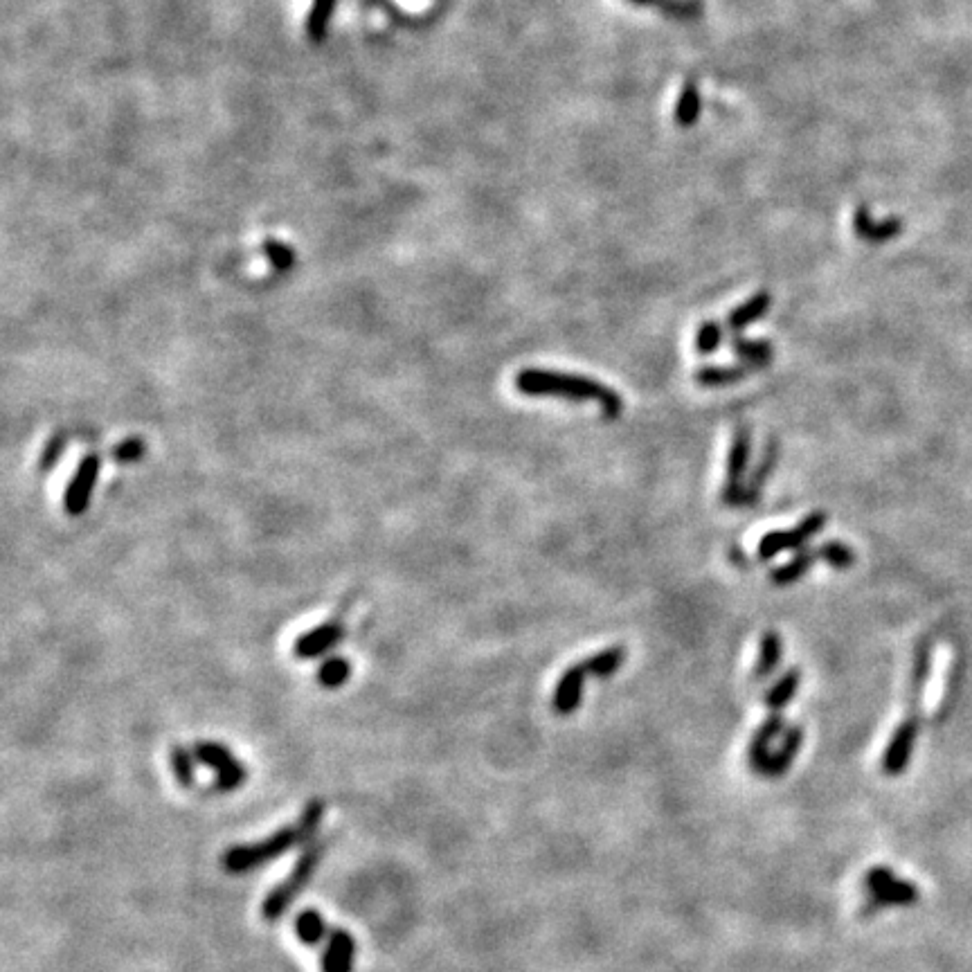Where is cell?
Segmentation results:
<instances>
[{"label":"cell","mask_w":972,"mask_h":972,"mask_svg":"<svg viewBox=\"0 0 972 972\" xmlns=\"http://www.w3.org/2000/svg\"><path fill=\"white\" fill-rule=\"evenodd\" d=\"M815 561H819L817 549H801V552L795 558H792L790 563L781 565L779 570H774L770 574V579H772L774 585H790V583L799 581L801 576H804L810 570V567L815 565Z\"/></svg>","instance_id":"21"},{"label":"cell","mask_w":972,"mask_h":972,"mask_svg":"<svg viewBox=\"0 0 972 972\" xmlns=\"http://www.w3.org/2000/svg\"><path fill=\"white\" fill-rule=\"evenodd\" d=\"M624 660H626V648L624 646H610V648H606V651H601L597 655L588 657V660H583V666H585V671L594 675V678H610V675H615L621 669Z\"/></svg>","instance_id":"22"},{"label":"cell","mask_w":972,"mask_h":972,"mask_svg":"<svg viewBox=\"0 0 972 972\" xmlns=\"http://www.w3.org/2000/svg\"><path fill=\"white\" fill-rule=\"evenodd\" d=\"M333 7H336V0H313L309 18H306V34H309L311 41L315 43L324 41V34L329 30Z\"/></svg>","instance_id":"25"},{"label":"cell","mask_w":972,"mask_h":972,"mask_svg":"<svg viewBox=\"0 0 972 972\" xmlns=\"http://www.w3.org/2000/svg\"><path fill=\"white\" fill-rule=\"evenodd\" d=\"M864 885L869 891V907L867 914L878 912L885 907H909L916 905L921 898V889L914 882L898 878L894 871L887 867H873L869 869Z\"/></svg>","instance_id":"5"},{"label":"cell","mask_w":972,"mask_h":972,"mask_svg":"<svg viewBox=\"0 0 972 972\" xmlns=\"http://www.w3.org/2000/svg\"><path fill=\"white\" fill-rule=\"evenodd\" d=\"M194 756L207 768H212L216 772L214 788L221 792L237 790L243 781H246V768L234 759V754L228 747L214 741H198L194 745Z\"/></svg>","instance_id":"6"},{"label":"cell","mask_w":972,"mask_h":972,"mask_svg":"<svg viewBox=\"0 0 972 972\" xmlns=\"http://www.w3.org/2000/svg\"><path fill=\"white\" fill-rule=\"evenodd\" d=\"M770 304H772V297L770 293H756L752 295L750 300H745L741 306H736V309L727 315V322H725V327L732 331V333H741L745 327H750L752 322L756 320H761L765 313H768L770 309Z\"/></svg>","instance_id":"15"},{"label":"cell","mask_w":972,"mask_h":972,"mask_svg":"<svg viewBox=\"0 0 972 972\" xmlns=\"http://www.w3.org/2000/svg\"><path fill=\"white\" fill-rule=\"evenodd\" d=\"M853 230L862 241L882 243L898 237V232L903 230V221L896 219V216H889L885 221H873L869 207L862 205L853 214Z\"/></svg>","instance_id":"13"},{"label":"cell","mask_w":972,"mask_h":972,"mask_svg":"<svg viewBox=\"0 0 972 972\" xmlns=\"http://www.w3.org/2000/svg\"><path fill=\"white\" fill-rule=\"evenodd\" d=\"M295 932L297 939L306 945H318L327 936V923H324L322 914L318 909H304L300 916L295 918Z\"/></svg>","instance_id":"24"},{"label":"cell","mask_w":972,"mask_h":972,"mask_svg":"<svg viewBox=\"0 0 972 972\" xmlns=\"http://www.w3.org/2000/svg\"><path fill=\"white\" fill-rule=\"evenodd\" d=\"M754 369H759V367H754L750 363L736 365V367H705V369H700V372H696V383L702 385V387L732 385V383L743 381V378L750 372H754Z\"/></svg>","instance_id":"20"},{"label":"cell","mask_w":972,"mask_h":972,"mask_svg":"<svg viewBox=\"0 0 972 972\" xmlns=\"http://www.w3.org/2000/svg\"><path fill=\"white\" fill-rule=\"evenodd\" d=\"M356 943L347 930H331L327 936V948L322 954V972H351L354 968Z\"/></svg>","instance_id":"12"},{"label":"cell","mask_w":972,"mask_h":972,"mask_svg":"<svg viewBox=\"0 0 972 972\" xmlns=\"http://www.w3.org/2000/svg\"><path fill=\"white\" fill-rule=\"evenodd\" d=\"M194 752H189L183 745L171 747V768L180 786L192 788L194 786Z\"/></svg>","instance_id":"28"},{"label":"cell","mask_w":972,"mask_h":972,"mask_svg":"<svg viewBox=\"0 0 972 972\" xmlns=\"http://www.w3.org/2000/svg\"><path fill=\"white\" fill-rule=\"evenodd\" d=\"M324 849H327V844H324L322 840L306 846V851L300 855V860L295 862L293 871L288 873V876L266 896L264 905H261V916H264V921L277 923L279 918H282L288 912V909H291V905L295 903L297 896H300L302 891L306 889V885L311 882L313 873L318 871V864L322 860Z\"/></svg>","instance_id":"4"},{"label":"cell","mask_w":972,"mask_h":972,"mask_svg":"<svg viewBox=\"0 0 972 972\" xmlns=\"http://www.w3.org/2000/svg\"><path fill=\"white\" fill-rule=\"evenodd\" d=\"M351 664L347 657H329L318 669V682L324 689H338L349 680Z\"/></svg>","instance_id":"26"},{"label":"cell","mask_w":972,"mask_h":972,"mask_svg":"<svg viewBox=\"0 0 972 972\" xmlns=\"http://www.w3.org/2000/svg\"><path fill=\"white\" fill-rule=\"evenodd\" d=\"M801 741H804V729H801V727L788 729L786 738H783V745L779 747L777 752L770 754L768 761L761 765L759 772L763 774V777H781V774L790 768L792 761H795V756H797L799 747H801Z\"/></svg>","instance_id":"14"},{"label":"cell","mask_w":972,"mask_h":972,"mask_svg":"<svg viewBox=\"0 0 972 972\" xmlns=\"http://www.w3.org/2000/svg\"><path fill=\"white\" fill-rule=\"evenodd\" d=\"M729 347H732V351L738 358H743L745 363H750L759 369L768 367L774 356V347L770 340H750V338L736 336Z\"/></svg>","instance_id":"19"},{"label":"cell","mask_w":972,"mask_h":972,"mask_svg":"<svg viewBox=\"0 0 972 972\" xmlns=\"http://www.w3.org/2000/svg\"><path fill=\"white\" fill-rule=\"evenodd\" d=\"M930 657H932V646H930V639L925 637L918 642L914 651L912 675H909V687H907L905 718L903 723L894 729L885 756H882V770H885V774H889V777L903 774L909 761H912L916 734H918V727H921L923 693H925L927 675H930Z\"/></svg>","instance_id":"3"},{"label":"cell","mask_w":972,"mask_h":972,"mask_svg":"<svg viewBox=\"0 0 972 972\" xmlns=\"http://www.w3.org/2000/svg\"><path fill=\"white\" fill-rule=\"evenodd\" d=\"M342 635L345 633H342V626L338 621H324V624L306 630V633L295 639L293 653L297 660H315V657L329 653L340 642Z\"/></svg>","instance_id":"10"},{"label":"cell","mask_w":972,"mask_h":972,"mask_svg":"<svg viewBox=\"0 0 972 972\" xmlns=\"http://www.w3.org/2000/svg\"><path fill=\"white\" fill-rule=\"evenodd\" d=\"M628 3L653 7L657 12L673 18V21H696L705 12L700 0H628Z\"/></svg>","instance_id":"16"},{"label":"cell","mask_w":972,"mask_h":972,"mask_svg":"<svg viewBox=\"0 0 972 972\" xmlns=\"http://www.w3.org/2000/svg\"><path fill=\"white\" fill-rule=\"evenodd\" d=\"M585 675H588V671H585L583 662L572 664L570 669H567L561 675V680H558V684H556L554 698H552V707H554L556 714L567 716V714H572V711L579 709Z\"/></svg>","instance_id":"11"},{"label":"cell","mask_w":972,"mask_h":972,"mask_svg":"<svg viewBox=\"0 0 972 972\" xmlns=\"http://www.w3.org/2000/svg\"><path fill=\"white\" fill-rule=\"evenodd\" d=\"M99 473H102V457L90 453L81 459L66 486V493H63V509H66L68 516L79 518L88 511L97 489Z\"/></svg>","instance_id":"7"},{"label":"cell","mask_w":972,"mask_h":972,"mask_svg":"<svg viewBox=\"0 0 972 972\" xmlns=\"http://www.w3.org/2000/svg\"><path fill=\"white\" fill-rule=\"evenodd\" d=\"M324 813H327V804H324L322 799H313L304 806L302 815L297 817L295 824L279 828L277 833H273L261 842L232 846V849L223 855L225 871L237 873V876L239 873L255 871L259 867H264V864H268L270 860L282 858L284 853L293 851L295 846L306 844L315 835V831H318Z\"/></svg>","instance_id":"1"},{"label":"cell","mask_w":972,"mask_h":972,"mask_svg":"<svg viewBox=\"0 0 972 972\" xmlns=\"http://www.w3.org/2000/svg\"><path fill=\"white\" fill-rule=\"evenodd\" d=\"M817 552L819 558L831 567H835V570H846V567H851L855 563V552L849 545L840 543V540H828V543H824L822 547H817Z\"/></svg>","instance_id":"29"},{"label":"cell","mask_w":972,"mask_h":972,"mask_svg":"<svg viewBox=\"0 0 972 972\" xmlns=\"http://www.w3.org/2000/svg\"><path fill=\"white\" fill-rule=\"evenodd\" d=\"M781 653H783V644H781V637H779L777 630H768V633H763L761 655H759V660H756V666H754V678L765 680L768 675L777 671V666L781 662Z\"/></svg>","instance_id":"18"},{"label":"cell","mask_w":972,"mask_h":972,"mask_svg":"<svg viewBox=\"0 0 972 972\" xmlns=\"http://www.w3.org/2000/svg\"><path fill=\"white\" fill-rule=\"evenodd\" d=\"M516 390L525 396H558V399L585 403H597L603 417L615 419L624 410L621 396L588 376H576L565 372H549V369H522L516 374Z\"/></svg>","instance_id":"2"},{"label":"cell","mask_w":972,"mask_h":972,"mask_svg":"<svg viewBox=\"0 0 972 972\" xmlns=\"http://www.w3.org/2000/svg\"><path fill=\"white\" fill-rule=\"evenodd\" d=\"M824 525H826V513L815 511V513H810V516L801 520L795 529L770 531V534H765L761 538L759 549H756V556H759V561H770V558H774L781 552H786V549H797V547L804 545L806 540L817 536L819 531L824 529Z\"/></svg>","instance_id":"8"},{"label":"cell","mask_w":972,"mask_h":972,"mask_svg":"<svg viewBox=\"0 0 972 972\" xmlns=\"http://www.w3.org/2000/svg\"><path fill=\"white\" fill-rule=\"evenodd\" d=\"M774 462H777V441H774V444H770L768 450H765V455L761 457V462H759V468H756V473L752 475L750 484L745 486L743 502L747 504V507H752V504L759 502L761 491H763V484L770 477L772 468H774Z\"/></svg>","instance_id":"23"},{"label":"cell","mask_w":972,"mask_h":972,"mask_svg":"<svg viewBox=\"0 0 972 972\" xmlns=\"http://www.w3.org/2000/svg\"><path fill=\"white\" fill-rule=\"evenodd\" d=\"M747 459H750V428L738 426L727 457V475L723 489V502L727 507H736L738 502H743V475L747 471Z\"/></svg>","instance_id":"9"},{"label":"cell","mask_w":972,"mask_h":972,"mask_svg":"<svg viewBox=\"0 0 972 972\" xmlns=\"http://www.w3.org/2000/svg\"><path fill=\"white\" fill-rule=\"evenodd\" d=\"M720 342H723V327H720V322H702L696 331V349L700 354H711V351L720 347Z\"/></svg>","instance_id":"31"},{"label":"cell","mask_w":972,"mask_h":972,"mask_svg":"<svg viewBox=\"0 0 972 972\" xmlns=\"http://www.w3.org/2000/svg\"><path fill=\"white\" fill-rule=\"evenodd\" d=\"M702 113V97L700 88L693 79H687L682 84V90L678 95V102H675V122L680 126H693L698 122V117Z\"/></svg>","instance_id":"17"},{"label":"cell","mask_w":972,"mask_h":972,"mask_svg":"<svg viewBox=\"0 0 972 972\" xmlns=\"http://www.w3.org/2000/svg\"><path fill=\"white\" fill-rule=\"evenodd\" d=\"M264 255L270 261V266H273L275 270H291L293 264H295L293 248L286 246V243H282V241H277V239L264 241Z\"/></svg>","instance_id":"30"},{"label":"cell","mask_w":972,"mask_h":972,"mask_svg":"<svg viewBox=\"0 0 972 972\" xmlns=\"http://www.w3.org/2000/svg\"><path fill=\"white\" fill-rule=\"evenodd\" d=\"M142 441L140 439H126L124 444H120L115 448V459L117 462H133V459H138L142 455Z\"/></svg>","instance_id":"32"},{"label":"cell","mask_w":972,"mask_h":972,"mask_svg":"<svg viewBox=\"0 0 972 972\" xmlns=\"http://www.w3.org/2000/svg\"><path fill=\"white\" fill-rule=\"evenodd\" d=\"M799 680H801L799 669H790L786 675H783V678L768 691V696H765V705H768V709L786 707L788 702L795 698V693L799 689Z\"/></svg>","instance_id":"27"}]
</instances>
